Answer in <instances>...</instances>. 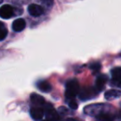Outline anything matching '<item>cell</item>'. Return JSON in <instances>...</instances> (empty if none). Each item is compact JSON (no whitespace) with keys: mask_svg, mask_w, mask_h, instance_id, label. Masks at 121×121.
<instances>
[{"mask_svg":"<svg viewBox=\"0 0 121 121\" xmlns=\"http://www.w3.org/2000/svg\"><path fill=\"white\" fill-rule=\"evenodd\" d=\"M97 119L99 121H113V116L109 113H103L97 116Z\"/></svg>","mask_w":121,"mask_h":121,"instance_id":"9a60e30c","label":"cell"},{"mask_svg":"<svg viewBox=\"0 0 121 121\" xmlns=\"http://www.w3.org/2000/svg\"><path fill=\"white\" fill-rule=\"evenodd\" d=\"M26 27V22L24 19L22 18H18L16 19L13 22L12 27L13 29V31L15 32H21Z\"/></svg>","mask_w":121,"mask_h":121,"instance_id":"30bf717a","label":"cell"},{"mask_svg":"<svg viewBox=\"0 0 121 121\" xmlns=\"http://www.w3.org/2000/svg\"><path fill=\"white\" fill-rule=\"evenodd\" d=\"M66 121H78L77 119H72V118H70V119H67Z\"/></svg>","mask_w":121,"mask_h":121,"instance_id":"ffe728a7","label":"cell"},{"mask_svg":"<svg viewBox=\"0 0 121 121\" xmlns=\"http://www.w3.org/2000/svg\"><path fill=\"white\" fill-rule=\"evenodd\" d=\"M120 96H121V91L116 89L109 90V91H106L104 93V98L107 100H112V99L119 98Z\"/></svg>","mask_w":121,"mask_h":121,"instance_id":"ba28073f","label":"cell"},{"mask_svg":"<svg viewBox=\"0 0 121 121\" xmlns=\"http://www.w3.org/2000/svg\"><path fill=\"white\" fill-rule=\"evenodd\" d=\"M27 10H28L29 14L31 16H32V17H39L44 12L42 7L37 5V4H30L28 6Z\"/></svg>","mask_w":121,"mask_h":121,"instance_id":"8992f818","label":"cell"},{"mask_svg":"<svg viewBox=\"0 0 121 121\" xmlns=\"http://www.w3.org/2000/svg\"><path fill=\"white\" fill-rule=\"evenodd\" d=\"M42 5L45 6L47 9H50L53 5V0H39Z\"/></svg>","mask_w":121,"mask_h":121,"instance_id":"2e32d148","label":"cell"},{"mask_svg":"<svg viewBox=\"0 0 121 121\" xmlns=\"http://www.w3.org/2000/svg\"><path fill=\"white\" fill-rule=\"evenodd\" d=\"M8 35V29L5 27L4 23L0 22V41H3L5 39V37Z\"/></svg>","mask_w":121,"mask_h":121,"instance_id":"5bb4252c","label":"cell"},{"mask_svg":"<svg viewBox=\"0 0 121 121\" xmlns=\"http://www.w3.org/2000/svg\"><path fill=\"white\" fill-rule=\"evenodd\" d=\"M79 93V98L82 100H88L95 97V91L92 88H84Z\"/></svg>","mask_w":121,"mask_h":121,"instance_id":"5b68a950","label":"cell"},{"mask_svg":"<svg viewBox=\"0 0 121 121\" xmlns=\"http://www.w3.org/2000/svg\"><path fill=\"white\" fill-rule=\"evenodd\" d=\"M91 68L92 70H95V71H99V68H100V65L99 63H94L93 65L91 66Z\"/></svg>","mask_w":121,"mask_h":121,"instance_id":"ac0fdd59","label":"cell"},{"mask_svg":"<svg viewBox=\"0 0 121 121\" xmlns=\"http://www.w3.org/2000/svg\"><path fill=\"white\" fill-rule=\"evenodd\" d=\"M107 107L108 106L103 104H93L86 106L84 109V112L88 115L97 117L99 114L107 112Z\"/></svg>","mask_w":121,"mask_h":121,"instance_id":"6da1fadb","label":"cell"},{"mask_svg":"<svg viewBox=\"0 0 121 121\" xmlns=\"http://www.w3.org/2000/svg\"><path fill=\"white\" fill-rule=\"evenodd\" d=\"M42 121H51V120H49V119H46V120H42Z\"/></svg>","mask_w":121,"mask_h":121,"instance_id":"7402d4cb","label":"cell"},{"mask_svg":"<svg viewBox=\"0 0 121 121\" xmlns=\"http://www.w3.org/2000/svg\"><path fill=\"white\" fill-rule=\"evenodd\" d=\"M37 86L41 91L44 93H48L52 91V86L46 81H40L37 84Z\"/></svg>","mask_w":121,"mask_h":121,"instance_id":"7c38bea8","label":"cell"},{"mask_svg":"<svg viewBox=\"0 0 121 121\" xmlns=\"http://www.w3.org/2000/svg\"><path fill=\"white\" fill-rule=\"evenodd\" d=\"M112 78L116 83L121 81V67H115L111 71Z\"/></svg>","mask_w":121,"mask_h":121,"instance_id":"4fadbf2b","label":"cell"},{"mask_svg":"<svg viewBox=\"0 0 121 121\" xmlns=\"http://www.w3.org/2000/svg\"><path fill=\"white\" fill-rule=\"evenodd\" d=\"M69 107L72 109H76L78 108V104L76 103V100L73 99H71V101L69 102Z\"/></svg>","mask_w":121,"mask_h":121,"instance_id":"e0dca14e","label":"cell"},{"mask_svg":"<svg viewBox=\"0 0 121 121\" xmlns=\"http://www.w3.org/2000/svg\"><path fill=\"white\" fill-rule=\"evenodd\" d=\"M58 113L62 114V115H63V114H65L67 113V109H66L65 107H60L58 109Z\"/></svg>","mask_w":121,"mask_h":121,"instance_id":"d6986e66","label":"cell"},{"mask_svg":"<svg viewBox=\"0 0 121 121\" xmlns=\"http://www.w3.org/2000/svg\"><path fill=\"white\" fill-rule=\"evenodd\" d=\"M30 114H31V117L36 121L42 120L43 116L45 115V114H44L43 109H41V108H38V107L32 108L30 110Z\"/></svg>","mask_w":121,"mask_h":121,"instance_id":"52a82bcc","label":"cell"},{"mask_svg":"<svg viewBox=\"0 0 121 121\" xmlns=\"http://www.w3.org/2000/svg\"><path fill=\"white\" fill-rule=\"evenodd\" d=\"M30 99H31L32 103L33 104H35V105L40 106V105H43V104H45V99H44L42 95H40L32 93V94L31 95Z\"/></svg>","mask_w":121,"mask_h":121,"instance_id":"8fae6325","label":"cell"},{"mask_svg":"<svg viewBox=\"0 0 121 121\" xmlns=\"http://www.w3.org/2000/svg\"><path fill=\"white\" fill-rule=\"evenodd\" d=\"M44 114L46 115L47 119L51 121H58L60 119V116L57 111L55 110L53 107H52L51 104H45V107H44Z\"/></svg>","mask_w":121,"mask_h":121,"instance_id":"3957f363","label":"cell"},{"mask_svg":"<svg viewBox=\"0 0 121 121\" xmlns=\"http://www.w3.org/2000/svg\"><path fill=\"white\" fill-rule=\"evenodd\" d=\"M14 15V9L12 6L6 4L0 8V17L4 19H9Z\"/></svg>","mask_w":121,"mask_h":121,"instance_id":"277c9868","label":"cell"},{"mask_svg":"<svg viewBox=\"0 0 121 121\" xmlns=\"http://www.w3.org/2000/svg\"><path fill=\"white\" fill-rule=\"evenodd\" d=\"M80 91L79 83L76 80H71L68 81L66 86V96L68 99H74Z\"/></svg>","mask_w":121,"mask_h":121,"instance_id":"7a4b0ae2","label":"cell"},{"mask_svg":"<svg viewBox=\"0 0 121 121\" xmlns=\"http://www.w3.org/2000/svg\"><path fill=\"white\" fill-rule=\"evenodd\" d=\"M108 81V78L105 76H100L96 79L95 81V91H101L104 89L106 83Z\"/></svg>","mask_w":121,"mask_h":121,"instance_id":"9c48e42d","label":"cell"},{"mask_svg":"<svg viewBox=\"0 0 121 121\" xmlns=\"http://www.w3.org/2000/svg\"><path fill=\"white\" fill-rule=\"evenodd\" d=\"M116 85H117L118 87H119V88L121 89V81H119V82L116 83Z\"/></svg>","mask_w":121,"mask_h":121,"instance_id":"44dd1931","label":"cell"}]
</instances>
